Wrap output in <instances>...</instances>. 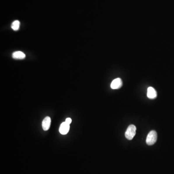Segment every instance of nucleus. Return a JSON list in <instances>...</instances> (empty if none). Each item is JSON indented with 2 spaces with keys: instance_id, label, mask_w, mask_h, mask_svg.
Here are the masks:
<instances>
[{
  "instance_id": "obj_1",
  "label": "nucleus",
  "mask_w": 174,
  "mask_h": 174,
  "mask_svg": "<svg viewBox=\"0 0 174 174\" xmlns=\"http://www.w3.org/2000/svg\"><path fill=\"white\" fill-rule=\"evenodd\" d=\"M136 128L135 125L133 124L129 125L125 133V136L126 138L128 140H132L136 135Z\"/></svg>"
},
{
  "instance_id": "obj_2",
  "label": "nucleus",
  "mask_w": 174,
  "mask_h": 174,
  "mask_svg": "<svg viewBox=\"0 0 174 174\" xmlns=\"http://www.w3.org/2000/svg\"><path fill=\"white\" fill-rule=\"evenodd\" d=\"M157 140V133L155 131H151L147 135L146 143L149 146L154 144Z\"/></svg>"
},
{
  "instance_id": "obj_3",
  "label": "nucleus",
  "mask_w": 174,
  "mask_h": 174,
  "mask_svg": "<svg viewBox=\"0 0 174 174\" xmlns=\"http://www.w3.org/2000/svg\"><path fill=\"white\" fill-rule=\"evenodd\" d=\"M122 81L120 78H117L112 81L111 83L110 87L113 89H119L122 86Z\"/></svg>"
},
{
  "instance_id": "obj_4",
  "label": "nucleus",
  "mask_w": 174,
  "mask_h": 174,
  "mask_svg": "<svg viewBox=\"0 0 174 174\" xmlns=\"http://www.w3.org/2000/svg\"><path fill=\"white\" fill-rule=\"evenodd\" d=\"M70 129V125L66 122H64L61 124L59 129V132L61 135H66L68 133Z\"/></svg>"
},
{
  "instance_id": "obj_5",
  "label": "nucleus",
  "mask_w": 174,
  "mask_h": 174,
  "mask_svg": "<svg viewBox=\"0 0 174 174\" xmlns=\"http://www.w3.org/2000/svg\"><path fill=\"white\" fill-rule=\"evenodd\" d=\"M51 124V119L50 117H46L43 120L42 127L44 131H48L50 129Z\"/></svg>"
},
{
  "instance_id": "obj_6",
  "label": "nucleus",
  "mask_w": 174,
  "mask_h": 174,
  "mask_svg": "<svg viewBox=\"0 0 174 174\" xmlns=\"http://www.w3.org/2000/svg\"><path fill=\"white\" fill-rule=\"evenodd\" d=\"M157 94L155 89L152 87H149L147 89V96L150 99H155L157 97Z\"/></svg>"
},
{
  "instance_id": "obj_7",
  "label": "nucleus",
  "mask_w": 174,
  "mask_h": 174,
  "mask_svg": "<svg viewBox=\"0 0 174 174\" xmlns=\"http://www.w3.org/2000/svg\"><path fill=\"white\" fill-rule=\"evenodd\" d=\"M25 54L21 51H16L12 54V57L15 59H22L25 58Z\"/></svg>"
},
{
  "instance_id": "obj_8",
  "label": "nucleus",
  "mask_w": 174,
  "mask_h": 174,
  "mask_svg": "<svg viewBox=\"0 0 174 174\" xmlns=\"http://www.w3.org/2000/svg\"><path fill=\"white\" fill-rule=\"evenodd\" d=\"M20 22L19 20L14 21L11 25V28L14 31H17L20 28Z\"/></svg>"
},
{
  "instance_id": "obj_9",
  "label": "nucleus",
  "mask_w": 174,
  "mask_h": 174,
  "mask_svg": "<svg viewBox=\"0 0 174 174\" xmlns=\"http://www.w3.org/2000/svg\"><path fill=\"white\" fill-rule=\"evenodd\" d=\"M65 122H66L67 124L70 125L71 124V122H72V119H71V118H69V117L67 118V119H66V120H65Z\"/></svg>"
}]
</instances>
